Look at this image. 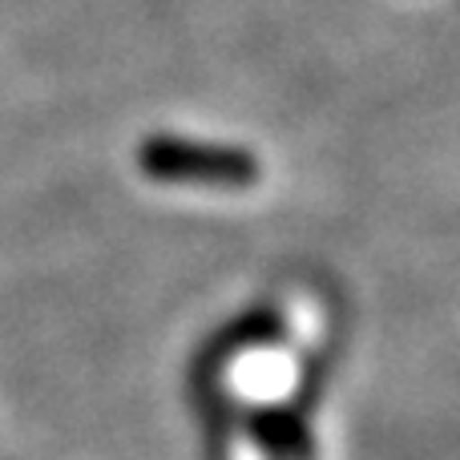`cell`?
I'll use <instances>...</instances> for the list:
<instances>
[{
  "label": "cell",
  "mask_w": 460,
  "mask_h": 460,
  "mask_svg": "<svg viewBox=\"0 0 460 460\" xmlns=\"http://www.w3.org/2000/svg\"><path fill=\"white\" fill-rule=\"evenodd\" d=\"M137 166L154 182L178 186H254L259 182V158L243 146H215V142H182V137H146L137 150Z\"/></svg>",
  "instance_id": "obj_1"
}]
</instances>
